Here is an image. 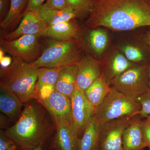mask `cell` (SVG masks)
<instances>
[{
	"mask_svg": "<svg viewBox=\"0 0 150 150\" xmlns=\"http://www.w3.org/2000/svg\"><path fill=\"white\" fill-rule=\"evenodd\" d=\"M60 69L46 67L38 68L35 90L36 91L44 86H55L59 76Z\"/></svg>",
	"mask_w": 150,
	"mask_h": 150,
	"instance_id": "d4e9b609",
	"label": "cell"
},
{
	"mask_svg": "<svg viewBox=\"0 0 150 150\" xmlns=\"http://www.w3.org/2000/svg\"><path fill=\"white\" fill-rule=\"evenodd\" d=\"M29 0H10L8 13L0 23L2 29H12L21 21L28 11Z\"/></svg>",
	"mask_w": 150,
	"mask_h": 150,
	"instance_id": "cb8c5ba5",
	"label": "cell"
},
{
	"mask_svg": "<svg viewBox=\"0 0 150 150\" xmlns=\"http://www.w3.org/2000/svg\"><path fill=\"white\" fill-rule=\"evenodd\" d=\"M142 127L145 143L147 147L150 149V124L146 119L142 120Z\"/></svg>",
	"mask_w": 150,
	"mask_h": 150,
	"instance_id": "f1b7e54d",
	"label": "cell"
},
{
	"mask_svg": "<svg viewBox=\"0 0 150 150\" xmlns=\"http://www.w3.org/2000/svg\"><path fill=\"white\" fill-rule=\"evenodd\" d=\"M150 63L136 64L129 68L110 82L111 88L135 98L141 96L148 88Z\"/></svg>",
	"mask_w": 150,
	"mask_h": 150,
	"instance_id": "8992f818",
	"label": "cell"
},
{
	"mask_svg": "<svg viewBox=\"0 0 150 150\" xmlns=\"http://www.w3.org/2000/svg\"><path fill=\"white\" fill-rule=\"evenodd\" d=\"M89 28L84 33L79 32L77 39L83 49L96 59H101L105 53L109 38L106 30L100 28Z\"/></svg>",
	"mask_w": 150,
	"mask_h": 150,
	"instance_id": "7c38bea8",
	"label": "cell"
},
{
	"mask_svg": "<svg viewBox=\"0 0 150 150\" xmlns=\"http://www.w3.org/2000/svg\"><path fill=\"white\" fill-rule=\"evenodd\" d=\"M149 150H150V149H149Z\"/></svg>",
	"mask_w": 150,
	"mask_h": 150,
	"instance_id": "ab89813d",
	"label": "cell"
},
{
	"mask_svg": "<svg viewBox=\"0 0 150 150\" xmlns=\"http://www.w3.org/2000/svg\"><path fill=\"white\" fill-rule=\"evenodd\" d=\"M68 7L76 13L77 18L83 19L88 17L93 9L96 0H66Z\"/></svg>",
	"mask_w": 150,
	"mask_h": 150,
	"instance_id": "484cf974",
	"label": "cell"
},
{
	"mask_svg": "<svg viewBox=\"0 0 150 150\" xmlns=\"http://www.w3.org/2000/svg\"><path fill=\"white\" fill-rule=\"evenodd\" d=\"M10 6V0H0V19L1 22L6 16Z\"/></svg>",
	"mask_w": 150,
	"mask_h": 150,
	"instance_id": "4dcf8cb0",
	"label": "cell"
},
{
	"mask_svg": "<svg viewBox=\"0 0 150 150\" xmlns=\"http://www.w3.org/2000/svg\"><path fill=\"white\" fill-rule=\"evenodd\" d=\"M47 27V25L38 12L28 10L17 28L12 32L4 33L2 38L6 40H13L25 35L41 37Z\"/></svg>",
	"mask_w": 150,
	"mask_h": 150,
	"instance_id": "4fadbf2b",
	"label": "cell"
},
{
	"mask_svg": "<svg viewBox=\"0 0 150 150\" xmlns=\"http://www.w3.org/2000/svg\"><path fill=\"white\" fill-rule=\"evenodd\" d=\"M148 87L150 89V63L148 69Z\"/></svg>",
	"mask_w": 150,
	"mask_h": 150,
	"instance_id": "d590c367",
	"label": "cell"
},
{
	"mask_svg": "<svg viewBox=\"0 0 150 150\" xmlns=\"http://www.w3.org/2000/svg\"><path fill=\"white\" fill-rule=\"evenodd\" d=\"M118 49L130 62L137 64L150 63V47L145 40L141 44L126 43Z\"/></svg>",
	"mask_w": 150,
	"mask_h": 150,
	"instance_id": "7402d4cb",
	"label": "cell"
},
{
	"mask_svg": "<svg viewBox=\"0 0 150 150\" xmlns=\"http://www.w3.org/2000/svg\"><path fill=\"white\" fill-rule=\"evenodd\" d=\"M38 12L47 26L77 18L76 13L69 7L56 9L51 8L45 3L42 5Z\"/></svg>",
	"mask_w": 150,
	"mask_h": 150,
	"instance_id": "603a6c76",
	"label": "cell"
},
{
	"mask_svg": "<svg viewBox=\"0 0 150 150\" xmlns=\"http://www.w3.org/2000/svg\"><path fill=\"white\" fill-rule=\"evenodd\" d=\"M142 105L137 98L112 88L103 103L96 110L93 116L100 124L115 119L140 115Z\"/></svg>",
	"mask_w": 150,
	"mask_h": 150,
	"instance_id": "5b68a950",
	"label": "cell"
},
{
	"mask_svg": "<svg viewBox=\"0 0 150 150\" xmlns=\"http://www.w3.org/2000/svg\"><path fill=\"white\" fill-rule=\"evenodd\" d=\"M112 91V88L107 82L104 76H101L91 84L84 91L87 99L95 108L100 105Z\"/></svg>",
	"mask_w": 150,
	"mask_h": 150,
	"instance_id": "ffe728a7",
	"label": "cell"
},
{
	"mask_svg": "<svg viewBox=\"0 0 150 150\" xmlns=\"http://www.w3.org/2000/svg\"><path fill=\"white\" fill-rule=\"evenodd\" d=\"M144 38L146 43L150 47V27H148V29L146 30Z\"/></svg>",
	"mask_w": 150,
	"mask_h": 150,
	"instance_id": "e575fe53",
	"label": "cell"
},
{
	"mask_svg": "<svg viewBox=\"0 0 150 150\" xmlns=\"http://www.w3.org/2000/svg\"><path fill=\"white\" fill-rule=\"evenodd\" d=\"M0 150H22L15 142L5 134L4 130H0Z\"/></svg>",
	"mask_w": 150,
	"mask_h": 150,
	"instance_id": "83f0119b",
	"label": "cell"
},
{
	"mask_svg": "<svg viewBox=\"0 0 150 150\" xmlns=\"http://www.w3.org/2000/svg\"><path fill=\"white\" fill-rule=\"evenodd\" d=\"M77 86L76 65L60 69L55 86V91L71 98Z\"/></svg>",
	"mask_w": 150,
	"mask_h": 150,
	"instance_id": "d6986e66",
	"label": "cell"
},
{
	"mask_svg": "<svg viewBox=\"0 0 150 150\" xmlns=\"http://www.w3.org/2000/svg\"><path fill=\"white\" fill-rule=\"evenodd\" d=\"M79 139L72 126L61 125L56 127L51 147L55 150H79Z\"/></svg>",
	"mask_w": 150,
	"mask_h": 150,
	"instance_id": "e0dca14e",
	"label": "cell"
},
{
	"mask_svg": "<svg viewBox=\"0 0 150 150\" xmlns=\"http://www.w3.org/2000/svg\"><path fill=\"white\" fill-rule=\"evenodd\" d=\"M39 101L49 112L56 127L63 125L73 127L71 98L55 91Z\"/></svg>",
	"mask_w": 150,
	"mask_h": 150,
	"instance_id": "9c48e42d",
	"label": "cell"
},
{
	"mask_svg": "<svg viewBox=\"0 0 150 150\" xmlns=\"http://www.w3.org/2000/svg\"><path fill=\"white\" fill-rule=\"evenodd\" d=\"M137 99L142 105L140 117L142 118H146L150 115V89L148 87L146 91Z\"/></svg>",
	"mask_w": 150,
	"mask_h": 150,
	"instance_id": "4316f807",
	"label": "cell"
},
{
	"mask_svg": "<svg viewBox=\"0 0 150 150\" xmlns=\"http://www.w3.org/2000/svg\"><path fill=\"white\" fill-rule=\"evenodd\" d=\"M24 103L16 94L0 86V110L11 121L19 117Z\"/></svg>",
	"mask_w": 150,
	"mask_h": 150,
	"instance_id": "ac0fdd59",
	"label": "cell"
},
{
	"mask_svg": "<svg viewBox=\"0 0 150 150\" xmlns=\"http://www.w3.org/2000/svg\"><path fill=\"white\" fill-rule=\"evenodd\" d=\"M45 0H29L28 10L38 12Z\"/></svg>",
	"mask_w": 150,
	"mask_h": 150,
	"instance_id": "1f68e13d",
	"label": "cell"
},
{
	"mask_svg": "<svg viewBox=\"0 0 150 150\" xmlns=\"http://www.w3.org/2000/svg\"><path fill=\"white\" fill-rule=\"evenodd\" d=\"M56 126L49 112L37 99L24 103L17 121L4 130L21 150L42 147Z\"/></svg>",
	"mask_w": 150,
	"mask_h": 150,
	"instance_id": "7a4b0ae2",
	"label": "cell"
},
{
	"mask_svg": "<svg viewBox=\"0 0 150 150\" xmlns=\"http://www.w3.org/2000/svg\"><path fill=\"white\" fill-rule=\"evenodd\" d=\"M140 115L134 116L125 129L123 136V150H143L147 146L145 143Z\"/></svg>",
	"mask_w": 150,
	"mask_h": 150,
	"instance_id": "9a60e30c",
	"label": "cell"
},
{
	"mask_svg": "<svg viewBox=\"0 0 150 150\" xmlns=\"http://www.w3.org/2000/svg\"><path fill=\"white\" fill-rule=\"evenodd\" d=\"M71 100L73 129L80 139L96 109L87 99L84 92L78 86Z\"/></svg>",
	"mask_w": 150,
	"mask_h": 150,
	"instance_id": "ba28073f",
	"label": "cell"
},
{
	"mask_svg": "<svg viewBox=\"0 0 150 150\" xmlns=\"http://www.w3.org/2000/svg\"><path fill=\"white\" fill-rule=\"evenodd\" d=\"M5 52L2 49L0 48V59H2L3 57H4V54Z\"/></svg>",
	"mask_w": 150,
	"mask_h": 150,
	"instance_id": "74e56055",
	"label": "cell"
},
{
	"mask_svg": "<svg viewBox=\"0 0 150 150\" xmlns=\"http://www.w3.org/2000/svg\"><path fill=\"white\" fill-rule=\"evenodd\" d=\"M38 73V68L32 63L13 58L9 67L0 70V86L16 94L24 103L37 99Z\"/></svg>",
	"mask_w": 150,
	"mask_h": 150,
	"instance_id": "3957f363",
	"label": "cell"
},
{
	"mask_svg": "<svg viewBox=\"0 0 150 150\" xmlns=\"http://www.w3.org/2000/svg\"><path fill=\"white\" fill-rule=\"evenodd\" d=\"M45 4L51 8L63 9L67 8L66 0H46Z\"/></svg>",
	"mask_w": 150,
	"mask_h": 150,
	"instance_id": "f546056e",
	"label": "cell"
},
{
	"mask_svg": "<svg viewBox=\"0 0 150 150\" xmlns=\"http://www.w3.org/2000/svg\"><path fill=\"white\" fill-rule=\"evenodd\" d=\"M146 121H147L148 123L150 124V115H149L147 116L146 118Z\"/></svg>",
	"mask_w": 150,
	"mask_h": 150,
	"instance_id": "f35d334b",
	"label": "cell"
},
{
	"mask_svg": "<svg viewBox=\"0 0 150 150\" xmlns=\"http://www.w3.org/2000/svg\"><path fill=\"white\" fill-rule=\"evenodd\" d=\"M22 150H45L43 149L42 147H38L34 148V149H24Z\"/></svg>",
	"mask_w": 150,
	"mask_h": 150,
	"instance_id": "8d00e7d4",
	"label": "cell"
},
{
	"mask_svg": "<svg viewBox=\"0 0 150 150\" xmlns=\"http://www.w3.org/2000/svg\"><path fill=\"white\" fill-rule=\"evenodd\" d=\"M75 19L47 26L41 37L59 41L77 39L79 29Z\"/></svg>",
	"mask_w": 150,
	"mask_h": 150,
	"instance_id": "2e32d148",
	"label": "cell"
},
{
	"mask_svg": "<svg viewBox=\"0 0 150 150\" xmlns=\"http://www.w3.org/2000/svg\"><path fill=\"white\" fill-rule=\"evenodd\" d=\"M83 51L77 39L66 41L49 39L41 56L31 63L37 68L61 69L76 64L83 56Z\"/></svg>",
	"mask_w": 150,
	"mask_h": 150,
	"instance_id": "277c9868",
	"label": "cell"
},
{
	"mask_svg": "<svg viewBox=\"0 0 150 150\" xmlns=\"http://www.w3.org/2000/svg\"><path fill=\"white\" fill-rule=\"evenodd\" d=\"M133 117L115 119L103 125L100 137L99 150H123V133Z\"/></svg>",
	"mask_w": 150,
	"mask_h": 150,
	"instance_id": "30bf717a",
	"label": "cell"
},
{
	"mask_svg": "<svg viewBox=\"0 0 150 150\" xmlns=\"http://www.w3.org/2000/svg\"><path fill=\"white\" fill-rule=\"evenodd\" d=\"M39 37L36 35H25L13 40L2 38L0 48L13 58L27 63H32L39 58L43 51V47L39 42Z\"/></svg>",
	"mask_w": 150,
	"mask_h": 150,
	"instance_id": "52a82bcc",
	"label": "cell"
},
{
	"mask_svg": "<svg viewBox=\"0 0 150 150\" xmlns=\"http://www.w3.org/2000/svg\"><path fill=\"white\" fill-rule=\"evenodd\" d=\"M76 67L77 85L84 92L102 74L100 60L89 54L83 55Z\"/></svg>",
	"mask_w": 150,
	"mask_h": 150,
	"instance_id": "5bb4252c",
	"label": "cell"
},
{
	"mask_svg": "<svg viewBox=\"0 0 150 150\" xmlns=\"http://www.w3.org/2000/svg\"><path fill=\"white\" fill-rule=\"evenodd\" d=\"M102 126L93 115L86 126L82 136L79 139V150H99Z\"/></svg>",
	"mask_w": 150,
	"mask_h": 150,
	"instance_id": "44dd1931",
	"label": "cell"
},
{
	"mask_svg": "<svg viewBox=\"0 0 150 150\" xmlns=\"http://www.w3.org/2000/svg\"><path fill=\"white\" fill-rule=\"evenodd\" d=\"M100 61L102 74L109 84L129 68L137 64L130 62L118 48L115 47L105 53Z\"/></svg>",
	"mask_w": 150,
	"mask_h": 150,
	"instance_id": "8fae6325",
	"label": "cell"
},
{
	"mask_svg": "<svg viewBox=\"0 0 150 150\" xmlns=\"http://www.w3.org/2000/svg\"><path fill=\"white\" fill-rule=\"evenodd\" d=\"M85 24L115 31L150 27V0H96Z\"/></svg>",
	"mask_w": 150,
	"mask_h": 150,
	"instance_id": "6da1fadb",
	"label": "cell"
},
{
	"mask_svg": "<svg viewBox=\"0 0 150 150\" xmlns=\"http://www.w3.org/2000/svg\"><path fill=\"white\" fill-rule=\"evenodd\" d=\"M11 58L9 56H5L3 57L2 59H0L1 69H5L9 67L12 62Z\"/></svg>",
	"mask_w": 150,
	"mask_h": 150,
	"instance_id": "836d02e7",
	"label": "cell"
},
{
	"mask_svg": "<svg viewBox=\"0 0 150 150\" xmlns=\"http://www.w3.org/2000/svg\"><path fill=\"white\" fill-rule=\"evenodd\" d=\"M11 121L6 115L1 112L0 114V126L1 129H8L9 121Z\"/></svg>",
	"mask_w": 150,
	"mask_h": 150,
	"instance_id": "d6a6232c",
	"label": "cell"
}]
</instances>
